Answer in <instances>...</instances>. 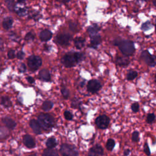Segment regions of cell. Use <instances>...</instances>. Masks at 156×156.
Segmentation results:
<instances>
[{
	"instance_id": "obj_27",
	"label": "cell",
	"mask_w": 156,
	"mask_h": 156,
	"mask_svg": "<svg viewBox=\"0 0 156 156\" xmlns=\"http://www.w3.org/2000/svg\"><path fill=\"white\" fill-rule=\"evenodd\" d=\"M115 141L113 139L110 138L107 140L106 143V148L108 151H112L115 147Z\"/></svg>"
},
{
	"instance_id": "obj_21",
	"label": "cell",
	"mask_w": 156,
	"mask_h": 156,
	"mask_svg": "<svg viewBox=\"0 0 156 156\" xmlns=\"http://www.w3.org/2000/svg\"><path fill=\"white\" fill-rule=\"evenodd\" d=\"M46 145L48 148L53 149L57 145V141L54 137H50L49 138L46 142Z\"/></svg>"
},
{
	"instance_id": "obj_40",
	"label": "cell",
	"mask_w": 156,
	"mask_h": 156,
	"mask_svg": "<svg viewBox=\"0 0 156 156\" xmlns=\"http://www.w3.org/2000/svg\"><path fill=\"white\" fill-rule=\"evenodd\" d=\"M24 55H25V54L23 51H19L16 54V57L19 59H23L24 58Z\"/></svg>"
},
{
	"instance_id": "obj_36",
	"label": "cell",
	"mask_w": 156,
	"mask_h": 156,
	"mask_svg": "<svg viewBox=\"0 0 156 156\" xmlns=\"http://www.w3.org/2000/svg\"><path fill=\"white\" fill-rule=\"evenodd\" d=\"M69 26V29H70L72 31H73V32H76V31H77V29H78L77 25L76 23H74L70 22Z\"/></svg>"
},
{
	"instance_id": "obj_12",
	"label": "cell",
	"mask_w": 156,
	"mask_h": 156,
	"mask_svg": "<svg viewBox=\"0 0 156 156\" xmlns=\"http://www.w3.org/2000/svg\"><path fill=\"white\" fill-rule=\"evenodd\" d=\"M29 125L35 133L40 134L41 133V127L38 121H36L35 119H31L29 122Z\"/></svg>"
},
{
	"instance_id": "obj_46",
	"label": "cell",
	"mask_w": 156,
	"mask_h": 156,
	"mask_svg": "<svg viewBox=\"0 0 156 156\" xmlns=\"http://www.w3.org/2000/svg\"><path fill=\"white\" fill-rule=\"evenodd\" d=\"M152 3H153L155 7H156V0H153V1H152Z\"/></svg>"
},
{
	"instance_id": "obj_13",
	"label": "cell",
	"mask_w": 156,
	"mask_h": 156,
	"mask_svg": "<svg viewBox=\"0 0 156 156\" xmlns=\"http://www.w3.org/2000/svg\"><path fill=\"white\" fill-rule=\"evenodd\" d=\"M39 77L44 81H49L51 80V76L49 71L48 69H43L39 72Z\"/></svg>"
},
{
	"instance_id": "obj_50",
	"label": "cell",
	"mask_w": 156,
	"mask_h": 156,
	"mask_svg": "<svg viewBox=\"0 0 156 156\" xmlns=\"http://www.w3.org/2000/svg\"><path fill=\"white\" fill-rule=\"evenodd\" d=\"M64 1H65V2H67V1H71V0H63Z\"/></svg>"
},
{
	"instance_id": "obj_29",
	"label": "cell",
	"mask_w": 156,
	"mask_h": 156,
	"mask_svg": "<svg viewBox=\"0 0 156 156\" xmlns=\"http://www.w3.org/2000/svg\"><path fill=\"white\" fill-rule=\"evenodd\" d=\"M5 4L8 9L12 11L13 10L14 7H15V3H14V0H4Z\"/></svg>"
},
{
	"instance_id": "obj_33",
	"label": "cell",
	"mask_w": 156,
	"mask_h": 156,
	"mask_svg": "<svg viewBox=\"0 0 156 156\" xmlns=\"http://www.w3.org/2000/svg\"><path fill=\"white\" fill-rule=\"evenodd\" d=\"M143 151L145 153V154L147 156H150L151 155V151H150V148L147 144V143L146 142L143 146Z\"/></svg>"
},
{
	"instance_id": "obj_10",
	"label": "cell",
	"mask_w": 156,
	"mask_h": 156,
	"mask_svg": "<svg viewBox=\"0 0 156 156\" xmlns=\"http://www.w3.org/2000/svg\"><path fill=\"white\" fill-rule=\"evenodd\" d=\"M23 143L27 148L32 149L35 146V141L32 136L25 135L23 136Z\"/></svg>"
},
{
	"instance_id": "obj_22",
	"label": "cell",
	"mask_w": 156,
	"mask_h": 156,
	"mask_svg": "<svg viewBox=\"0 0 156 156\" xmlns=\"http://www.w3.org/2000/svg\"><path fill=\"white\" fill-rule=\"evenodd\" d=\"M74 45L77 49H81L84 46L85 40L82 38H76L74 39Z\"/></svg>"
},
{
	"instance_id": "obj_26",
	"label": "cell",
	"mask_w": 156,
	"mask_h": 156,
	"mask_svg": "<svg viewBox=\"0 0 156 156\" xmlns=\"http://www.w3.org/2000/svg\"><path fill=\"white\" fill-rule=\"evenodd\" d=\"M138 76V73L136 71L134 70H130L127 74V79L129 80H132L136 78Z\"/></svg>"
},
{
	"instance_id": "obj_39",
	"label": "cell",
	"mask_w": 156,
	"mask_h": 156,
	"mask_svg": "<svg viewBox=\"0 0 156 156\" xmlns=\"http://www.w3.org/2000/svg\"><path fill=\"white\" fill-rule=\"evenodd\" d=\"M26 9H24V8H22V9H19L18 10H17V13L20 15V16H23L25 15L26 13Z\"/></svg>"
},
{
	"instance_id": "obj_18",
	"label": "cell",
	"mask_w": 156,
	"mask_h": 156,
	"mask_svg": "<svg viewBox=\"0 0 156 156\" xmlns=\"http://www.w3.org/2000/svg\"><path fill=\"white\" fill-rule=\"evenodd\" d=\"M42 156H58V153L55 149L48 148L43 151Z\"/></svg>"
},
{
	"instance_id": "obj_35",
	"label": "cell",
	"mask_w": 156,
	"mask_h": 156,
	"mask_svg": "<svg viewBox=\"0 0 156 156\" xmlns=\"http://www.w3.org/2000/svg\"><path fill=\"white\" fill-rule=\"evenodd\" d=\"M139 108H140V106H139L138 103H137V102H134L131 105V109H132V112L134 113L138 112L139 110Z\"/></svg>"
},
{
	"instance_id": "obj_31",
	"label": "cell",
	"mask_w": 156,
	"mask_h": 156,
	"mask_svg": "<svg viewBox=\"0 0 156 156\" xmlns=\"http://www.w3.org/2000/svg\"><path fill=\"white\" fill-rule=\"evenodd\" d=\"M61 92H62V96L63 97L65 98V99H67L68 97H69V90L65 87H63L61 89Z\"/></svg>"
},
{
	"instance_id": "obj_15",
	"label": "cell",
	"mask_w": 156,
	"mask_h": 156,
	"mask_svg": "<svg viewBox=\"0 0 156 156\" xmlns=\"http://www.w3.org/2000/svg\"><path fill=\"white\" fill-rule=\"evenodd\" d=\"M13 24V19L10 16H7L4 18L2 21V26L4 29H9Z\"/></svg>"
},
{
	"instance_id": "obj_20",
	"label": "cell",
	"mask_w": 156,
	"mask_h": 156,
	"mask_svg": "<svg viewBox=\"0 0 156 156\" xmlns=\"http://www.w3.org/2000/svg\"><path fill=\"white\" fill-rule=\"evenodd\" d=\"M1 104L5 108H9L12 106V102L7 96H2L1 99Z\"/></svg>"
},
{
	"instance_id": "obj_2",
	"label": "cell",
	"mask_w": 156,
	"mask_h": 156,
	"mask_svg": "<svg viewBox=\"0 0 156 156\" xmlns=\"http://www.w3.org/2000/svg\"><path fill=\"white\" fill-rule=\"evenodd\" d=\"M83 57V54L82 53L69 52L62 58V63L66 67H71L82 60Z\"/></svg>"
},
{
	"instance_id": "obj_48",
	"label": "cell",
	"mask_w": 156,
	"mask_h": 156,
	"mask_svg": "<svg viewBox=\"0 0 156 156\" xmlns=\"http://www.w3.org/2000/svg\"><path fill=\"white\" fill-rule=\"evenodd\" d=\"M155 31H156V18H155Z\"/></svg>"
},
{
	"instance_id": "obj_7",
	"label": "cell",
	"mask_w": 156,
	"mask_h": 156,
	"mask_svg": "<svg viewBox=\"0 0 156 156\" xmlns=\"http://www.w3.org/2000/svg\"><path fill=\"white\" fill-rule=\"evenodd\" d=\"M95 123L99 129H105L107 128L109 125L110 119L107 116L105 115H100L96 118L95 120Z\"/></svg>"
},
{
	"instance_id": "obj_28",
	"label": "cell",
	"mask_w": 156,
	"mask_h": 156,
	"mask_svg": "<svg viewBox=\"0 0 156 156\" xmlns=\"http://www.w3.org/2000/svg\"><path fill=\"white\" fill-rule=\"evenodd\" d=\"M155 119V115L154 113H149L146 117V121L149 124H152Z\"/></svg>"
},
{
	"instance_id": "obj_16",
	"label": "cell",
	"mask_w": 156,
	"mask_h": 156,
	"mask_svg": "<svg viewBox=\"0 0 156 156\" xmlns=\"http://www.w3.org/2000/svg\"><path fill=\"white\" fill-rule=\"evenodd\" d=\"M99 30V27L97 24L91 25L87 29V32L91 37L96 35V34Z\"/></svg>"
},
{
	"instance_id": "obj_19",
	"label": "cell",
	"mask_w": 156,
	"mask_h": 156,
	"mask_svg": "<svg viewBox=\"0 0 156 156\" xmlns=\"http://www.w3.org/2000/svg\"><path fill=\"white\" fill-rule=\"evenodd\" d=\"M129 62V60L127 57H118L116 58V63L120 66H126Z\"/></svg>"
},
{
	"instance_id": "obj_8",
	"label": "cell",
	"mask_w": 156,
	"mask_h": 156,
	"mask_svg": "<svg viewBox=\"0 0 156 156\" xmlns=\"http://www.w3.org/2000/svg\"><path fill=\"white\" fill-rule=\"evenodd\" d=\"M101 87L102 85L98 80L96 79H93V80H90L88 82L87 90L88 91L92 93H94L98 92L101 89Z\"/></svg>"
},
{
	"instance_id": "obj_32",
	"label": "cell",
	"mask_w": 156,
	"mask_h": 156,
	"mask_svg": "<svg viewBox=\"0 0 156 156\" xmlns=\"http://www.w3.org/2000/svg\"><path fill=\"white\" fill-rule=\"evenodd\" d=\"M63 115H64V117L65 118V119L68 121H71L73 118V115L69 111H68V110H65L64 112Z\"/></svg>"
},
{
	"instance_id": "obj_44",
	"label": "cell",
	"mask_w": 156,
	"mask_h": 156,
	"mask_svg": "<svg viewBox=\"0 0 156 156\" xmlns=\"http://www.w3.org/2000/svg\"><path fill=\"white\" fill-rule=\"evenodd\" d=\"M27 81L29 82V83H33L34 82V78H32V77H27Z\"/></svg>"
},
{
	"instance_id": "obj_47",
	"label": "cell",
	"mask_w": 156,
	"mask_h": 156,
	"mask_svg": "<svg viewBox=\"0 0 156 156\" xmlns=\"http://www.w3.org/2000/svg\"><path fill=\"white\" fill-rule=\"evenodd\" d=\"M154 82H155V84H156V73H155V76H154Z\"/></svg>"
},
{
	"instance_id": "obj_42",
	"label": "cell",
	"mask_w": 156,
	"mask_h": 156,
	"mask_svg": "<svg viewBox=\"0 0 156 156\" xmlns=\"http://www.w3.org/2000/svg\"><path fill=\"white\" fill-rule=\"evenodd\" d=\"M26 69V68L25 65H24V63H21V64L20 65V67H19V71H20V72H22V73H23V72H25Z\"/></svg>"
},
{
	"instance_id": "obj_4",
	"label": "cell",
	"mask_w": 156,
	"mask_h": 156,
	"mask_svg": "<svg viewBox=\"0 0 156 156\" xmlns=\"http://www.w3.org/2000/svg\"><path fill=\"white\" fill-rule=\"evenodd\" d=\"M60 151L62 156H77L79 154L75 146L66 143L61 145Z\"/></svg>"
},
{
	"instance_id": "obj_34",
	"label": "cell",
	"mask_w": 156,
	"mask_h": 156,
	"mask_svg": "<svg viewBox=\"0 0 156 156\" xmlns=\"http://www.w3.org/2000/svg\"><path fill=\"white\" fill-rule=\"evenodd\" d=\"M34 38H35V34H34L33 32H29L25 36V40L27 41L33 40Z\"/></svg>"
},
{
	"instance_id": "obj_41",
	"label": "cell",
	"mask_w": 156,
	"mask_h": 156,
	"mask_svg": "<svg viewBox=\"0 0 156 156\" xmlns=\"http://www.w3.org/2000/svg\"><path fill=\"white\" fill-rule=\"evenodd\" d=\"M88 156H96V154L94 151V149H93V147L90 148L89 151H88Z\"/></svg>"
},
{
	"instance_id": "obj_6",
	"label": "cell",
	"mask_w": 156,
	"mask_h": 156,
	"mask_svg": "<svg viewBox=\"0 0 156 156\" xmlns=\"http://www.w3.org/2000/svg\"><path fill=\"white\" fill-rule=\"evenodd\" d=\"M28 66L32 70L37 69L41 65L42 60L39 56L31 55L28 58Z\"/></svg>"
},
{
	"instance_id": "obj_49",
	"label": "cell",
	"mask_w": 156,
	"mask_h": 156,
	"mask_svg": "<svg viewBox=\"0 0 156 156\" xmlns=\"http://www.w3.org/2000/svg\"><path fill=\"white\" fill-rule=\"evenodd\" d=\"M29 156H37L36 154H32V155H30Z\"/></svg>"
},
{
	"instance_id": "obj_17",
	"label": "cell",
	"mask_w": 156,
	"mask_h": 156,
	"mask_svg": "<svg viewBox=\"0 0 156 156\" xmlns=\"http://www.w3.org/2000/svg\"><path fill=\"white\" fill-rule=\"evenodd\" d=\"M101 41V38L99 35L91 37V46L95 48Z\"/></svg>"
},
{
	"instance_id": "obj_37",
	"label": "cell",
	"mask_w": 156,
	"mask_h": 156,
	"mask_svg": "<svg viewBox=\"0 0 156 156\" xmlns=\"http://www.w3.org/2000/svg\"><path fill=\"white\" fill-rule=\"evenodd\" d=\"M7 56L10 59L13 58L15 57V51L14 50H12V49L9 51V52L7 53Z\"/></svg>"
},
{
	"instance_id": "obj_5",
	"label": "cell",
	"mask_w": 156,
	"mask_h": 156,
	"mask_svg": "<svg viewBox=\"0 0 156 156\" xmlns=\"http://www.w3.org/2000/svg\"><path fill=\"white\" fill-rule=\"evenodd\" d=\"M141 58L148 66L151 67H154L156 65V57L151 54L147 50H144L141 52Z\"/></svg>"
},
{
	"instance_id": "obj_25",
	"label": "cell",
	"mask_w": 156,
	"mask_h": 156,
	"mask_svg": "<svg viewBox=\"0 0 156 156\" xmlns=\"http://www.w3.org/2000/svg\"><path fill=\"white\" fill-rule=\"evenodd\" d=\"M152 27H153V24L151 23V21H147L145 23L142 24L141 26V29L143 31H146L152 28Z\"/></svg>"
},
{
	"instance_id": "obj_11",
	"label": "cell",
	"mask_w": 156,
	"mask_h": 156,
	"mask_svg": "<svg viewBox=\"0 0 156 156\" xmlns=\"http://www.w3.org/2000/svg\"><path fill=\"white\" fill-rule=\"evenodd\" d=\"M2 122L5 126L7 128L10 130H13L16 126V122L9 117H4L2 118Z\"/></svg>"
},
{
	"instance_id": "obj_45",
	"label": "cell",
	"mask_w": 156,
	"mask_h": 156,
	"mask_svg": "<svg viewBox=\"0 0 156 156\" xmlns=\"http://www.w3.org/2000/svg\"><path fill=\"white\" fill-rule=\"evenodd\" d=\"M17 1H18V3H23L25 1V0H17Z\"/></svg>"
},
{
	"instance_id": "obj_30",
	"label": "cell",
	"mask_w": 156,
	"mask_h": 156,
	"mask_svg": "<svg viewBox=\"0 0 156 156\" xmlns=\"http://www.w3.org/2000/svg\"><path fill=\"white\" fill-rule=\"evenodd\" d=\"M139 136H140V133L138 131L135 130L133 132L132 134V140L133 142H137L139 140Z\"/></svg>"
},
{
	"instance_id": "obj_38",
	"label": "cell",
	"mask_w": 156,
	"mask_h": 156,
	"mask_svg": "<svg viewBox=\"0 0 156 156\" xmlns=\"http://www.w3.org/2000/svg\"><path fill=\"white\" fill-rule=\"evenodd\" d=\"M79 100L77 99H74L72 101V103H71V106L74 108H77V107L79 106Z\"/></svg>"
},
{
	"instance_id": "obj_9",
	"label": "cell",
	"mask_w": 156,
	"mask_h": 156,
	"mask_svg": "<svg viewBox=\"0 0 156 156\" xmlns=\"http://www.w3.org/2000/svg\"><path fill=\"white\" fill-rule=\"evenodd\" d=\"M57 41L58 44L63 46H66L69 44V40L71 39V36L69 34H62L58 35L56 37Z\"/></svg>"
},
{
	"instance_id": "obj_43",
	"label": "cell",
	"mask_w": 156,
	"mask_h": 156,
	"mask_svg": "<svg viewBox=\"0 0 156 156\" xmlns=\"http://www.w3.org/2000/svg\"><path fill=\"white\" fill-rule=\"evenodd\" d=\"M130 149H126L124 150L123 154H124V156H128L130 154Z\"/></svg>"
},
{
	"instance_id": "obj_14",
	"label": "cell",
	"mask_w": 156,
	"mask_h": 156,
	"mask_svg": "<svg viewBox=\"0 0 156 156\" xmlns=\"http://www.w3.org/2000/svg\"><path fill=\"white\" fill-rule=\"evenodd\" d=\"M52 37V33L49 30H42L40 33V38L42 41H46L49 40Z\"/></svg>"
},
{
	"instance_id": "obj_24",
	"label": "cell",
	"mask_w": 156,
	"mask_h": 156,
	"mask_svg": "<svg viewBox=\"0 0 156 156\" xmlns=\"http://www.w3.org/2000/svg\"><path fill=\"white\" fill-rule=\"evenodd\" d=\"M92 147L94 149V152L96 154V156H103L104 151H103V149H102V147H101V145L97 144Z\"/></svg>"
},
{
	"instance_id": "obj_1",
	"label": "cell",
	"mask_w": 156,
	"mask_h": 156,
	"mask_svg": "<svg viewBox=\"0 0 156 156\" xmlns=\"http://www.w3.org/2000/svg\"><path fill=\"white\" fill-rule=\"evenodd\" d=\"M115 44L118 46L120 51L126 56H130L132 55L135 50L134 44L133 41L130 40H115Z\"/></svg>"
},
{
	"instance_id": "obj_23",
	"label": "cell",
	"mask_w": 156,
	"mask_h": 156,
	"mask_svg": "<svg viewBox=\"0 0 156 156\" xmlns=\"http://www.w3.org/2000/svg\"><path fill=\"white\" fill-rule=\"evenodd\" d=\"M53 105L54 104H53L52 101H45L42 104V109L45 112L49 111L52 108Z\"/></svg>"
},
{
	"instance_id": "obj_3",
	"label": "cell",
	"mask_w": 156,
	"mask_h": 156,
	"mask_svg": "<svg viewBox=\"0 0 156 156\" xmlns=\"http://www.w3.org/2000/svg\"><path fill=\"white\" fill-rule=\"evenodd\" d=\"M38 122L41 128L48 131L54 127L55 121L54 118L48 113H41L38 116Z\"/></svg>"
}]
</instances>
